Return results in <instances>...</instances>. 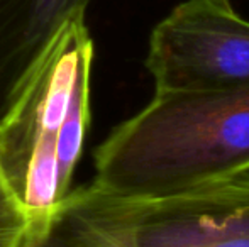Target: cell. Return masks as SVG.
I'll use <instances>...</instances> for the list:
<instances>
[{
	"label": "cell",
	"mask_w": 249,
	"mask_h": 247,
	"mask_svg": "<svg viewBox=\"0 0 249 247\" xmlns=\"http://www.w3.org/2000/svg\"><path fill=\"white\" fill-rule=\"evenodd\" d=\"M92 61L93 41L85 9L78 7L53 33L0 119V168L29 215L27 237L46 225L61 201L56 180L59 132L76 76Z\"/></svg>",
	"instance_id": "7a4b0ae2"
},
{
	"label": "cell",
	"mask_w": 249,
	"mask_h": 247,
	"mask_svg": "<svg viewBox=\"0 0 249 247\" xmlns=\"http://www.w3.org/2000/svg\"><path fill=\"white\" fill-rule=\"evenodd\" d=\"M29 234V215L0 168V247H22Z\"/></svg>",
	"instance_id": "52a82bcc"
},
{
	"label": "cell",
	"mask_w": 249,
	"mask_h": 247,
	"mask_svg": "<svg viewBox=\"0 0 249 247\" xmlns=\"http://www.w3.org/2000/svg\"><path fill=\"white\" fill-rule=\"evenodd\" d=\"M154 95L249 90V20L231 0H183L154 26Z\"/></svg>",
	"instance_id": "3957f363"
},
{
	"label": "cell",
	"mask_w": 249,
	"mask_h": 247,
	"mask_svg": "<svg viewBox=\"0 0 249 247\" xmlns=\"http://www.w3.org/2000/svg\"><path fill=\"white\" fill-rule=\"evenodd\" d=\"M234 178H237L241 183H244V185L249 186V173H244V175H239V176H234Z\"/></svg>",
	"instance_id": "ba28073f"
},
{
	"label": "cell",
	"mask_w": 249,
	"mask_h": 247,
	"mask_svg": "<svg viewBox=\"0 0 249 247\" xmlns=\"http://www.w3.org/2000/svg\"><path fill=\"white\" fill-rule=\"evenodd\" d=\"M129 201L138 247H249V186L237 178Z\"/></svg>",
	"instance_id": "277c9868"
},
{
	"label": "cell",
	"mask_w": 249,
	"mask_h": 247,
	"mask_svg": "<svg viewBox=\"0 0 249 247\" xmlns=\"http://www.w3.org/2000/svg\"><path fill=\"white\" fill-rule=\"evenodd\" d=\"M90 71L92 66H87L76 76L59 132L56 149V180L61 200L71 190L73 173L82 156L87 129L90 124Z\"/></svg>",
	"instance_id": "8992f818"
},
{
	"label": "cell",
	"mask_w": 249,
	"mask_h": 247,
	"mask_svg": "<svg viewBox=\"0 0 249 247\" xmlns=\"http://www.w3.org/2000/svg\"><path fill=\"white\" fill-rule=\"evenodd\" d=\"M22 247H138L131 201L95 183L70 190Z\"/></svg>",
	"instance_id": "5b68a950"
},
{
	"label": "cell",
	"mask_w": 249,
	"mask_h": 247,
	"mask_svg": "<svg viewBox=\"0 0 249 247\" xmlns=\"http://www.w3.org/2000/svg\"><path fill=\"white\" fill-rule=\"evenodd\" d=\"M95 183L156 200L249 173V90L153 95L95 151Z\"/></svg>",
	"instance_id": "6da1fadb"
}]
</instances>
